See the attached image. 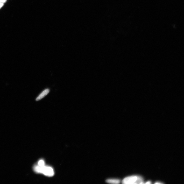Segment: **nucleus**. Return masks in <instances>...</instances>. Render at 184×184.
I'll use <instances>...</instances> for the list:
<instances>
[{
    "mask_svg": "<svg viewBox=\"0 0 184 184\" xmlns=\"http://www.w3.org/2000/svg\"><path fill=\"white\" fill-rule=\"evenodd\" d=\"M7 0H0V3H4L7 1Z\"/></svg>",
    "mask_w": 184,
    "mask_h": 184,
    "instance_id": "423d86ee",
    "label": "nucleus"
},
{
    "mask_svg": "<svg viewBox=\"0 0 184 184\" xmlns=\"http://www.w3.org/2000/svg\"><path fill=\"white\" fill-rule=\"evenodd\" d=\"M38 165L40 167H43L45 166V162L43 160H39L38 163Z\"/></svg>",
    "mask_w": 184,
    "mask_h": 184,
    "instance_id": "39448f33",
    "label": "nucleus"
},
{
    "mask_svg": "<svg viewBox=\"0 0 184 184\" xmlns=\"http://www.w3.org/2000/svg\"><path fill=\"white\" fill-rule=\"evenodd\" d=\"M41 173L47 177H51L54 176V172L53 169L52 168L45 166L41 167Z\"/></svg>",
    "mask_w": 184,
    "mask_h": 184,
    "instance_id": "f03ea898",
    "label": "nucleus"
},
{
    "mask_svg": "<svg viewBox=\"0 0 184 184\" xmlns=\"http://www.w3.org/2000/svg\"><path fill=\"white\" fill-rule=\"evenodd\" d=\"M155 184H162V183H161L159 182H157L156 183H155Z\"/></svg>",
    "mask_w": 184,
    "mask_h": 184,
    "instance_id": "1a4fd4ad",
    "label": "nucleus"
},
{
    "mask_svg": "<svg viewBox=\"0 0 184 184\" xmlns=\"http://www.w3.org/2000/svg\"><path fill=\"white\" fill-rule=\"evenodd\" d=\"M122 182V184H124L144 183L142 177L141 176H135L127 177L123 179Z\"/></svg>",
    "mask_w": 184,
    "mask_h": 184,
    "instance_id": "f257e3e1",
    "label": "nucleus"
},
{
    "mask_svg": "<svg viewBox=\"0 0 184 184\" xmlns=\"http://www.w3.org/2000/svg\"><path fill=\"white\" fill-rule=\"evenodd\" d=\"M4 4L3 3H0V9L2 8V7L3 6Z\"/></svg>",
    "mask_w": 184,
    "mask_h": 184,
    "instance_id": "0eeeda50",
    "label": "nucleus"
},
{
    "mask_svg": "<svg viewBox=\"0 0 184 184\" xmlns=\"http://www.w3.org/2000/svg\"><path fill=\"white\" fill-rule=\"evenodd\" d=\"M50 90L49 89H47L43 91L39 95L36 99V101H38L44 97L50 92Z\"/></svg>",
    "mask_w": 184,
    "mask_h": 184,
    "instance_id": "7ed1b4c3",
    "label": "nucleus"
},
{
    "mask_svg": "<svg viewBox=\"0 0 184 184\" xmlns=\"http://www.w3.org/2000/svg\"><path fill=\"white\" fill-rule=\"evenodd\" d=\"M106 182L108 183L118 184L120 183V181L119 179H107Z\"/></svg>",
    "mask_w": 184,
    "mask_h": 184,
    "instance_id": "20e7f679",
    "label": "nucleus"
},
{
    "mask_svg": "<svg viewBox=\"0 0 184 184\" xmlns=\"http://www.w3.org/2000/svg\"><path fill=\"white\" fill-rule=\"evenodd\" d=\"M151 182L150 181H148L146 183V184H151Z\"/></svg>",
    "mask_w": 184,
    "mask_h": 184,
    "instance_id": "6e6552de",
    "label": "nucleus"
}]
</instances>
